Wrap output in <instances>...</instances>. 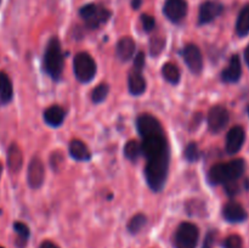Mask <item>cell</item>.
Wrapping results in <instances>:
<instances>
[{"mask_svg":"<svg viewBox=\"0 0 249 248\" xmlns=\"http://www.w3.org/2000/svg\"><path fill=\"white\" fill-rule=\"evenodd\" d=\"M14 96V88L9 75L5 72H0V105L9 104Z\"/></svg>","mask_w":249,"mask_h":248,"instance_id":"cell-20","label":"cell"},{"mask_svg":"<svg viewBox=\"0 0 249 248\" xmlns=\"http://www.w3.org/2000/svg\"><path fill=\"white\" fill-rule=\"evenodd\" d=\"M213 245H214V235L212 232H209L208 235H207L206 240H204L203 247L202 248H213Z\"/></svg>","mask_w":249,"mask_h":248,"instance_id":"cell-32","label":"cell"},{"mask_svg":"<svg viewBox=\"0 0 249 248\" xmlns=\"http://www.w3.org/2000/svg\"><path fill=\"white\" fill-rule=\"evenodd\" d=\"M147 223V218L142 213L135 214L128 223V230L130 233H138L143 229Z\"/></svg>","mask_w":249,"mask_h":248,"instance_id":"cell-25","label":"cell"},{"mask_svg":"<svg viewBox=\"0 0 249 248\" xmlns=\"http://www.w3.org/2000/svg\"><path fill=\"white\" fill-rule=\"evenodd\" d=\"M143 67H145V53L142 51H139L138 55L134 58V67L135 70L142 71Z\"/></svg>","mask_w":249,"mask_h":248,"instance_id":"cell-31","label":"cell"},{"mask_svg":"<svg viewBox=\"0 0 249 248\" xmlns=\"http://www.w3.org/2000/svg\"><path fill=\"white\" fill-rule=\"evenodd\" d=\"M14 229L17 233L16 245L18 246L19 248H23L29 238V228L26 224L21 223V221H16V223L14 224Z\"/></svg>","mask_w":249,"mask_h":248,"instance_id":"cell-24","label":"cell"},{"mask_svg":"<svg viewBox=\"0 0 249 248\" xmlns=\"http://www.w3.org/2000/svg\"><path fill=\"white\" fill-rule=\"evenodd\" d=\"M164 49V40L162 38L155 39L151 41V53L152 55H158Z\"/></svg>","mask_w":249,"mask_h":248,"instance_id":"cell-30","label":"cell"},{"mask_svg":"<svg viewBox=\"0 0 249 248\" xmlns=\"http://www.w3.org/2000/svg\"><path fill=\"white\" fill-rule=\"evenodd\" d=\"M245 60H246V62H247V65L249 67V44H248V46L246 48V50H245Z\"/></svg>","mask_w":249,"mask_h":248,"instance_id":"cell-34","label":"cell"},{"mask_svg":"<svg viewBox=\"0 0 249 248\" xmlns=\"http://www.w3.org/2000/svg\"><path fill=\"white\" fill-rule=\"evenodd\" d=\"M73 71L79 82L89 83L96 74V62L88 53H79L73 60Z\"/></svg>","mask_w":249,"mask_h":248,"instance_id":"cell-4","label":"cell"},{"mask_svg":"<svg viewBox=\"0 0 249 248\" xmlns=\"http://www.w3.org/2000/svg\"><path fill=\"white\" fill-rule=\"evenodd\" d=\"M65 116L66 114L62 107L53 105V106H50L49 108L45 109V112H44V121L50 126H60L63 123V121H65Z\"/></svg>","mask_w":249,"mask_h":248,"instance_id":"cell-19","label":"cell"},{"mask_svg":"<svg viewBox=\"0 0 249 248\" xmlns=\"http://www.w3.org/2000/svg\"><path fill=\"white\" fill-rule=\"evenodd\" d=\"M224 248H243V241L241 236L231 235L224 241Z\"/></svg>","mask_w":249,"mask_h":248,"instance_id":"cell-28","label":"cell"},{"mask_svg":"<svg viewBox=\"0 0 249 248\" xmlns=\"http://www.w3.org/2000/svg\"><path fill=\"white\" fill-rule=\"evenodd\" d=\"M124 156L128 158L131 162H136L139 158L142 156V148H141V143L138 141L130 140L125 143L124 146Z\"/></svg>","mask_w":249,"mask_h":248,"instance_id":"cell-23","label":"cell"},{"mask_svg":"<svg viewBox=\"0 0 249 248\" xmlns=\"http://www.w3.org/2000/svg\"><path fill=\"white\" fill-rule=\"evenodd\" d=\"M141 22H142V28L145 32H151L153 28H155V18H153L152 16H150V15L147 14H143L142 16H141Z\"/></svg>","mask_w":249,"mask_h":248,"instance_id":"cell-29","label":"cell"},{"mask_svg":"<svg viewBox=\"0 0 249 248\" xmlns=\"http://www.w3.org/2000/svg\"><path fill=\"white\" fill-rule=\"evenodd\" d=\"M229 121H230V114L225 107L220 105L212 107L208 113V128L212 133H220L228 125Z\"/></svg>","mask_w":249,"mask_h":248,"instance_id":"cell-7","label":"cell"},{"mask_svg":"<svg viewBox=\"0 0 249 248\" xmlns=\"http://www.w3.org/2000/svg\"><path fill=\"white\" fill-rule=\"evenodd\" d=\"M245 139L246 134L242 126L236 125L231 128L226 135V152L229 155H236L242 148Z\"/></svg>","mask_w":249,"mask_h":248,"instance_id":"cell-11","label":"cell"},{"mask_svg":"<svg viewBox=\"0 0 249 248\" xmlns=\"http://www.w3.org/2000/svg\"><path fill=\"white\" fill-rule=\"evenodd\" d=\"M162 75L168 83L177 85L180 82V71L177 65L172 62H167L162 68Z\"/></svg>","mask_w":249,"mask_h":248,"instance_id":"cell-22","label":"cell"},{"mask_svg":"<svg viewBox=\"0 0 249 248\" xmlns=\"http://www.w3.org/2000/svg\"><path fill=\"white\" fill-rule=\"evenodd\" d=\"M184 157L186 158V160H189V162L191 163L197 162V160L199 159V157H201V152H199V148L196 142H190L189 145L185 147Z\"/></svg>","mask_w":249,"mask_h":248,"instance_id":"cell-27","label":"cell"},{"mask_svg":"<svg viewBox=\"0 0 249 248\" xmlns=\"http://www.w3.org/2000/svg\"><path fill=\"white\" fill-rule=\"evenodd\" d=\"M248 114H249V107H248Z\"/></svg>","mask_w":249,"mask_h":248,"instance_id":"cell-36","label":"cell"},{"mask_svg":"<svg viewBox=\"0 0 249 248\" xmlns=\"http://www.w3.org/2000/svg\"><path fill=\"white\" fill-rule=\"evenodd\" d=\"M0 2H1V0H0Z\"/></svg>","mask_w":249,"mask_h":248,"instance_id":"cell-38","label":"cell"},{"mask_svg":"<svg viewBox=\"0 0 249 248\" xmlns=\"http://www.w3.org/2000/svg\"><path fill=\"white\" fill-rule=\"evenodd\" d=\"M241 74H242V66H241L240 56L233 55L228 67L221 73V78L225 83H236L240 80Z\"/></svg>","mask_w":249,"mask_h":248,"instance_id":"cell-15","label":"cell"},{"mask_svg":"<svg viewBox=\"0 0 249 248\" xmlns=\"http://www.w3.org/2000/svg\"><path fill=\"white\" fill-rule=\"evenodd\" d=\"M221 12H223V5L215 1H206L199 7V24H206L214 21Z\"/></svg>","mask_w":249,"mask_h":248,"instance_id":"cell-12","label":"cell"},{"mask_svg":"<svg viewBox=\"0 0 249 248\" xmlns=\"http://www.w3.org/2000/svg\"><path fill=\"white\" fill-rule=\"evenodd\" d=\"M80 16L90 28H97L100 24L105 23L109 18L111 12L108 10L96 6L95 4H89L80 9Z\"/></svg>","mask_w":249,"mask_h":248,"instance_id":"cell-6","label":"cell"},{"mask_svg":"<svg viewBox=\"0 0 249 248\" xmlns=\"http://www.w3.org/2000/svg\"><path fill=\"white\" fill-rule=\"evenodd\" d=\"M70 153L74 159L80 160V162H85L91 158V152H90L89 147L84 141L79 140V139H74L70 142Z\"/></svg>","mask_w":249,"mask_h":248,"instance_id":"cell-18","label":"cell"},{"mask_svg":"<svg viewBox=\"0 0 249 248\" xmlns=\"http://www.w3.org/2000/svg\"><path fill=\"white\" fill-rule=\"evenodd\" d=\"M136 126L142 142V155L146 159L145 177L152 191L164 189L169 172L170 151L167 135L160 122L150 113L140 114Z\"/></svg>","mask_w":249,"mask_h":248,"instance_id":"cell-1","label":"cell"},{"mask_svg":"<svg viewBox=\"0 0 249 248\" xmlns=\"http://www.w3.org/2000/svg\"><path fill=\"white\" fill-rule=\"evenodd\" d=\"M236 32L238 36H246L249 33V4L246 5L238 15Z\"/></svg>","mask_w":249,"mask_h":248,"instance_id":"cell-21","label":"cell"},{"mask_svg":"<svg viewBox=\"0 0 249 248\" xmlns=\"http://www.w3.org/2000/svg\"><path fill=\"white\" fill-rule=\"evenodd\" d=\"M0 248H4V247H1V246H0Z\"/></svg>","mask_w":249,"mask_h":248,"instance_id":"cell-37","label":"cell"},{"mask_svg":"<svg viewBox=\"0 0 249 248\" xmlns=\"http://www.w3.org/2000/svg\"><path fill=\"white\" fill-rule=\"evenodd\" d=\"M223 216L229 223H242L248 218V214L240 203L229 202L224 206Z\"/></svg>","mask_w":249,"mask_h":248,"instance_id":"cell-13","label":"cell"},{"mask_svg":"<svg viewBox=\"0 0 249 248\" xmlns=\"http://www.w3.org/2000/svg\"><path fill=\"white\" fill-rule=\"evenodd\" d=\"M141 5V0H133V7L134 9H139Z\"/></svg>","mask_w":249,"mask_h":248,"instance_id":"cell-35","label":"cell"},{"mask_svg":"<svg viewBox=\"0 0 249 248\" xmlns=\"http://www.w3.org/2000/svg\"><path fill=\"white\" fill-rule=\"evenodd\" d=\"M245 170L246 162L242 158H237L228 163H218L209 170L208 180L213 185H226L240 179Z\"/></svg>","mask_w":249,"mask_h":248,"instance_id":"cell-2","label":"cell"},{"mask_svg":"<svg viewBox=\"0 0 249 248\" xmlns=\"http://www.w3.org/2000/svg\"><path fill=\"white\" fill-rule=\"evenodd\" d=\"M108 91H109L108 84H106V83H101V84H99L91 92L92 102H94V104H101L102 101L106 100L107 95H108Z\"/></svg>","mask_w":249,"mask_h":248,"instance_id":"cell-26","label":"cell"},{"mask_svg":"<svg viewBox=\"0 0 249 248\" xmlns=\"http://www.w3.org/2000/svg\"><path fill=\"white\" fill-rule=\"evenodd\" d=\"M39 248H60V247H58L56 243L51 242V241H44V242L41 243L40 247H39Z\"/></svg>","mask_w":249,"mask_h":248,"instance_id":"cell-33","label":"cell"},{"mask_svg":"<svg viewBox=\"0 0 249 248\" xmlns=\"http://www.w3.org/2000/svg\"><path fill=\"white\" fill-rule=\"evenodd\" d=\"M164 15L174 23H179L187 14L186 0H167L163 7Z\"/></svg>","mask_w":249,"mask_h":248,"instance_id":"cell-10","label":"cell"},{"mask_svg":"<svg viewBox=\"0 0 249 248\" xmlns=\"http://www.w3.org/2000/svg\"><path fill=\"white\" fill-rule=\"evenodd\" d=\"M146 79L142 75V71H139L133 68V70L129 72L128 77V88L129 91L134 96H139V95H142L146 91Z\"/></svg>","mask_w":249,"mask_h":248,"instance_id":"cell-14","label":"cell"},{"mask_svg":"<svg viewBox=\"0 0 249 248\" xmlns=\"http://www.w3.org/2000/svg\"><path fill=\"white\" fill-rule=\"evenodd\" d=\"M182 58L187 65L189 70L195 74H199L203 70V57L199 48L195 44H187L181 51Z\"/></svg>","mask_w":249,"mask_h":248,"instance_id":"cell-8","label":"cell"},{"mask_svg":"<svg viewBox=\"0 0 249 248\" xmlns=\"http://www.w3.org/2000/svg\"><path fill=\"white\" fill-rule=\"evenodd\" d=\"M136 44L130 36H124L117 44V56L121 61L126 62V61L131 60L135 53Z\"/></svg>","mask_w":249,"mask_h":248,"instance_id":"cell-17","label":"cell"},{"mask_svg":"<svg viewBox=\"0 0 249 248\" xmlns=\"http://www.w3.org/2000/svg\"><path fill=\"white\" fill-rule=\"evenodd\" d=\"M199 240V230L195 224L181 223L174 235L175 248H196Z\"/></svg>","mask_w":249,"mask_h":248,"instance_id":"cell-5","label":"cell"},{"mask_svg":"<svg viewBox=\"0 0 249 248\" xmlns=\"http://www.w3.org/2000/svg\"><path fill=\"white\" fill-rule=\"evenodd\" d=\"M45 179V168L40 157L34 156L28 164V173H27V182L32 189H39L43 185Z\"/></svg>","mask_w":249,"mask_h":248,"instance_id":"cell-9","label":"cell"},{"mask_svg":"<svg viewBox=\"0 0 249 248\" xmlns=\"http://www.w3.org/2000/svg\"><path fill=\"white\" fill-rule=\"evenodd\" d=\"M7 167H9L10 172L16 174L21 170L22 164H23V156H22V151L18 145L16 143H11L7 150Z\"/></svg>","mask_w":249,"mask_h":248,"instance_id":"cell-16","label":"cell"},{"mask_svg":"<svg viewBox=\"0 0 249 248\" xmlns=\"http://www.w3.org/2000/svg\"><path fill=\"white\" fill-rule=\"evenodd\" d=\"M44 68L53 79H58L63 71V53L57 36H53L46 45L44 53Z\"/></svg>","mask_w":249,"mask_h":248,"instance_id":"cell-3","label":"cell"}]
</instances>
